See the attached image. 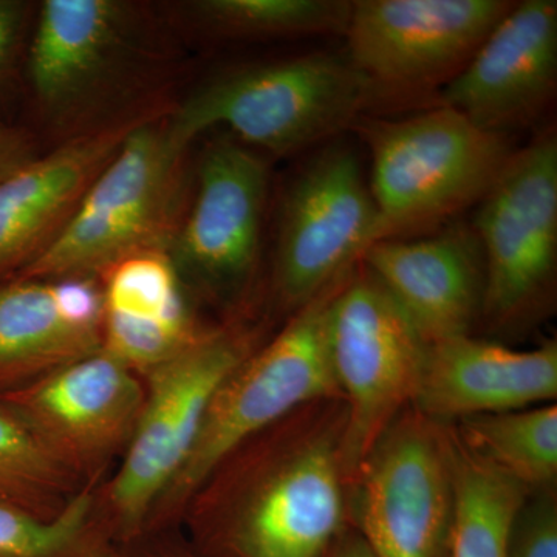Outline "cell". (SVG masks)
<instances>
[{"label": "cell", "instance_id": "obj_1", "mask_svg": "<svg viewBox=\"0 0 557 557\" xmlns=\"http://www.w3.org/2000/svg\"><path fill=\"white\" fill-rule=\"evenodd\" d=\"M381 100L348 57L310 53L222 73L171 110L170 120L188 145L225 126L248 148L278 157L338 138Z\"/></svg>", "mask_w": 557, "mask_h": 557}, {"label": "cell", "instance_id": "obj_2", "mask_svg": "<svg viewBox=\"0 0 557 557\" xmlns=\"http://www.w3.org/2000/svg\"><path fill=\"white\" fill-rule=\"evenodd\" d=\"M170 112L161 109L132 132L67 228L14 277H91L138 252L168 251L183 218L190 146L172 127Z\"/></svg>", "mask_w": 557, "mask_h": 557}, {"label": "cell", "instance_id": "obj_3", "mask_svg": "<svg viewBox=\"0 0 557 557\" xmlns=\"http://www.w3.org/2000/svg\"><path fill=\"white\" fill-rule=\"evenodd\" d=\"M379 239H405L479 205L511 153L508 135L480 129L448 106L408 119H362Z\"/></svg>", "mask_w": 557, "mask_h": 557}, {"label": "cell", "instance_id": "obj_4", "mask_svg": "<svg viewBox=\"0 0 557 557\" xmlns=\"http://www.w3.org/2000/svg\"><path fill=\"white\" fill-rule=\"evenodd\" d=\"M329 346L347 413L341 429L344 474L354 478L381 435L416 395L428 344L361 262L330 304Z\"/></svg>", "mask_w": 557, "mask_h": 557}, {"label": "cell", "instance_id": "obj_5", "mask_svg": "<svg viewBox=\"0 0 557 557\" xmlns=\"http://www.w3.org/2000/svg\"><path fill=\"white\" fill-rule=\"evenodd\" d=\"M485 263L487 327L512 332L549 309L557 270V138L515 149L471 222Z\"/></svg>", "mask_w": 557, "mask_h": 557}, {"label": "cell", "instance_id": "obj_6", "mask_svg": "<svg viewBox=\"0 0 557 557\" xmlns=\"http://www.w3.org/2000/svg\"><path fill=\"white\" fill-rule=\"evenodd\" d=\"M344 277L296 310L276 339L255 357L245 358L220 384L171 491L189 493L245 440L298 406L339 397L330 357L329 311Z\"/></svg>", "mask_w": 557, "mask_h": 557}, {"label": "cell", "instance_id": "obj_7", "mask_svg": "<svg viewBox=\"0 0 557 557\" xmlns=\"http://www.w3.org/2000/svg\"><path fill=\"white\" fill-rule=\"evenodd\" d=\"M354 522L375 557H450V435L416 412L399 416L355 472Z\"/></svg>", "mask_w": 557, "mask_h": 557}, {"label": "cell", "instance_id": "obj_8", "mask_svg": "<svg viewBox=\"0 0 557 557\" xmlns=\"http://www.w3.org/2000/svg\"><path fill=\"white\" fill-rule=\"evenodd\" d=\"M376 239L379 211L357 152L332 139L282 201L274 256L278 299L302 309L350 273Z\"/></svg>", "mask_w": 557, "mask_h": 557}, {"label": "cell", "instance_id": "obj_9", "mask_svg": "<svg viewBox=\"0 0 557 557\" xmlns=\"http://www.w3.org/2000/svg\"><path fill=\"white\" fill-rule=\"evenodd\" d=\"M515 2L355 0L347 57L386 95L443 89Z\"/></svg>", "mask_w": 557, "mask_h": 557}, {"label": "cell", "instance_id": "obj_10", "mask_svg": "<svg viewBox=\"0 0 557 557\" xmlns=\"http://www.w3.org/2000/svg\"><path fill=\"white\" fill-rule=\"evenodd\" d=\"M245 359V343L230 333H205L150 370L129 453L112 486V502L129 531L170 490L193 453L212 397Z\"/></svg>", "mask_w": 557, "mask_h": 557}, {"label": "cell", "instance_id": "obj_11", "mask_svg": "<svg viewBox=\"0 0 557 557\" xmlns=\"http://www.w3.org/2000/svg\"><path fill=\"white\" fill-rule=\"evenodd\" d=\"M141 53V20L131 3L47 0L28 51L33 94L51 121L79 120L119 89Z\"/></svg>", "mask_w": 557, "mask_h": 557}, {"label": "cell", "instance_id": "obj_12", "mask_svg": "<svg viewBox=\"0 0 557 557\" xmlns=\"http://www.w3.org/2000/svg\"><path fill=\"white\" fill-rule=\"evenodd\" d=\"M269 188V163L258 150L234 137L208 145L193 205L168 248L178 273L218 287L244 284L259 262Z\"/></svg>", "mask_w": 557, "mask_h": 557}, {"label": "cell", "instance_id": "obj_13", "mask_svg": "<svg viewBox=\"0 0 557 557\" xmlns=\"http://www.w3.org/2000/svg\"><path fill=\"white\" fill-rule=\"evenodd\" d=\"M557 89V2L523 0L498 21L471 60L440 90L438 104L480 129L508 135L545 112Z\"/></svg>", "mask_w": 557, "mask_h": 557}, {"label": "cell", "instance_id": "obj_14", "mask_svg": "<svg viewBox=\"0 0 557 557\" xmlns=\"http://www.w3.org/2000/svg\"><path fill=\"white\" fill-rule=\"evenodd\" d=\"M163 106H149L72 135L0 182V282L16 276L67 228L123 143Z\"/></svg>", "mask_w": 557, "mask_h": 557}, {"label": "cell", "instance_id": "obj_15", "mask_svg": "<svg viewBox=\"0 0 557 557\" xmlns=\"http://www.w3.org/2000/svg\"><path fill=\"white\" fill-rule=\"evenodd\" d=\"M359 262L401 307L428 346L471 335L482 318L485 263L471 223L373 244Z\"/></svg>", "mask_w": 557, "mask_h": 557}, {"label": "cell", "instance_id": "obj_16", "mask_svg": "<svg viewBox=\"0 0 557 557\" xmlns=\"http://www.w3.org/2000/svg\"><path fill=\"white\" fill-rule=\"evenodd\" d=\"M339 442L318 440L274 472L223 539L226 557H324L347 530Z\"/></svg>", "mask_w": 557, "mask_h": 557}, {"label": "cell", "instance_id": "obj_17", "mask_svg": "<svg viewBox=\"0 0 557 557\" xmlns=\"http://www.w3.org/2000/svg\"><path fill=\"white\" fill-rule=\"evenodd\" d=\"M557 395V344L512 350L469 336L428 347L412 405L429 420L533 408Z\"/></svg>", "mask_w": 557, "mask_h": 557}, {"label": "cell", "instance_id": "obj_18", "mask_svg": "<svg viewBox=\"0 0 557 557\" xmlns=\"http://www.w3.org/2000/svg\"><path fill=\"white\" fill-rule=\"evenodd\" d=\"M102 341V288L94 277L0 282V383L95 354Z\"/></svg>", "mask_w": 557, "mask_h": 557}, {"label": "cell", "instance_id": "obj_19", "mask_svg": "<svg viewBox=\"0 0 557 557\" xmlns=\"http://www.w3.org/2000/svg\"><path fill=\"white\" fill-rule=\"evenodd\" d=\"M102 276L101 350L126 368L152 370L205 335L194 327L166 249L129 256Z\"/></svg>", "mask_w": 557, "mask_h": 557}, {"label": "cell", "instance_id": "obj_20", "mask_svg": "<svg viewBox=\"0 0 557 557\" xmlns=\"http://www.w3.org/2000/svg\"><path fill=\"white\" fill-rule=\"evenodd\" d=\"M35 426L75 448H102L126 432L143 409L141 387L106 351L65 368L11 397Z\"/></svg>", "mask_w": 557, "mask_h": 557}, {"label": "cell", "instance_id": "obj_21", "mask_svg": "<svg viewBox=\"0 0 557 557\" xmlns=\"http://www.w3.org/2000/svg\"><path fill=\"white\" fill-rule=\"evenodd\" d=\"M449 434L456 502L450 557H507L512 523L530 491Z\"/></svg>", "mask_w": 557, "mask_h": 557}, {"label": "cell", "instance_id": "obj_22", "mask_svg": "<svg viewBox=\"0 0 557 557\" xmlns=\"http://www.w3.org/2000/svg\"><path fill=\"white\" fill-rule=\"evenodd\" d=\"M460 442L528 491H549L557 478V408L536 406L460 420Z\"/></svg>", "mask_w": 557, "mask_h": 557}, {"label": "cell", "instance_id": "obj_23", "mask_svg": "<svg viewBox=\"0 0 557 557\" xmlns=\"http://www.w3.org/2000/svg\"><path fill=\"white\" fill-rule=\"evenodd\" d=\"M186 14L212 38L263 40L346 35L348 0H197Z\"/></svg>", "mask_w": 557, "mask_h": 557}, {"label": "cell", "instance_id": "obj_24", "mask_svg": "<svg viewBox=\"0 0 557 557\" xmlns=\"http://www.w3.org/2000/svg\"><path fill=\"white\" fill-rule=\"evenodd\" d=\"M90 502L78 498L54 519L0 498V557H65L83 537Z\"/></svg>", "mask_w": 557, "mask_h": 557}, {"label": "cell", "instance_id": "obj_25", "mask_svg": "<svg viewBox=\"0 0 557 557\" xmlns=\"http://www.w3.org/2000/svg\"><path fill=\"white\" fill-rule=\"evenodd\" d=\"M54 474L47 443L24 420L0 408V498L22 507L50 486Z\"/></svg>", "mask_w": 557, "mask_h": 557}, {"label": "cell", "instance_id": "obj_26", "mask_svg": "<svg viewBox=\"0 0 557 557\" xmlns=\"http://www.w3.org/2000/svg\"><path fill=\"white\" fill-rule=\"evenodd\" d=\"M507 557H557V505L552 490L539 491L519 509Z\"/></svg>", "mask_w": 557, "mask_h": 557}, {"label": "cell", "instance_id": "obj_27", "mask_svg": "<svg viewBox=\"0 0 557 557\" xmlns=\"http://www.w3.org/2000/svg\"><path fill=\"white\" fill-rule=\"evenodd\" d=\"M30 13V3L24 0H0V89L20 58Z\"/></svg>", "mask_w": 557, "mask_h": 557}, {"label": "cell", "instance_id": "obj_28", "mask_svg": "<svg viewBox=\"0 0 557 557\" xmlns=\"http://www.w3.org/2000/svg\"><path fill=\"white\" fill-rule=\"evenodd\" d=\"M36 157L35 141L28 132L0 119V182L22 170Z\"/></svg>", "mask_w": 557, "mask_h": 557}, {"label": "cell", "instance_id": "obj_29", "mask_svg": "<svg viewBox=\"0 0 557 557\" xmlns=\"http://www.w3.org/2000/svg\"><path fill=\"white\" fill-rule=\"evenodd\" d=\"M324 557H375L357 530H347L332 545Z\"/></svg>", "mask_w": 557, "mask_h": 557}]
</instances>
